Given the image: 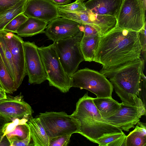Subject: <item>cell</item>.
<instances>
[{"instance_id": "6da1fadb", "label": "cell", "mask_w": 146, "mask_h": 146, "mask_svg": "<svg viewBox=\"0 0 146 146\" xmlns=\"http://www.w3.org/2000/svg\"><path fill=\"white\" fill-rule=\"evenodd\" d=\"M142 50L138 32L116 26L100 36L93 61L102 65L101 70L110 71L140 59Z\"/></svg>"}, {"instance_id": "7a4b0ae2", "label": "cell", "mask_w": 146, "mask_h": 146, "mask_svg": "<svg viewBox=\"0 0 146 146\" xmlns=\"http://www.w3.org/2000/svg\"><path fill=\"white\" fill-rule=\"evenodd\" d=\"M93 98L87 92L76 103V109L71 114L79 122L78 133L88 140L97 143L99 138L107 135L123 131L103 119L95 106Z\"/></svg>"}, {"instance_id": "3957f363", "label": "cell", "mask_w": 146, "mask_h": 146, "mask_svg": "<svg viewBox=\"0 0 146 146\" xmlns=\"http://www.w3.org/2000/svg\"><path fill=\"white\" fill-rule=\"evenodd\" d=\"M145 60L142 58L131 61L110 71L100 70V72L109 79L122 103L135 104L133 96H138Z\"/></svg>"}, {"instance_id": "277c9868", "label": "cell", "mask_w": 146, "mask_h": 146, "mask_svg": "<svg viewBox=\"0 0 146 146\" xmlns=\"http://www.w3.org/2000/svg\"><path fill=\"white\" fill-rule=\"evenodd\" d=\"M38 49L49 85L62 93L68 92L71 88V77L66 74L61 64L55 42L47 46L38 47Z\"/></svg>"}, {"instance_id": "5b68a950", "label": "cell", "mask_w": 146, "mask_h": 146, "mask_svg": "<svg viewBox=\"0 0 146 146\" xmlns=\"http://www.w3.org/2000/svg\"><path fill=\"white\" fill-rule=\"evenodd\" d=\"M71 79V87L87 90L98 98L112 97L113 86L100 72L86 68L76 71Z\"/></svg>"}, {"instance_id": "8992f818", "label": "cell", "mask_w": 146, "mask_h": 146, "mask_svg": "<svg viewBox=\"0 0 146 146\" xmlns=\"http://www.w3.org/2000/svg\"><path fill=\"white\" fill-rule=\"evenodd\" d=\"M83 33L55 42L56 53L63 68L69 77L77 71L80 63L84 61L80 44Z\"/></svg>"}, {"instance_id": "52a82bcc", "label": "cell", "mask_w": 146, "mask_h": 146, "mask_svg": "<svg viewBox=\"0 0 146 146\" xmlns=\"http://www.w3.org/2000/svg\"><path fill=\"white\" fill-rule=\"evenodd\" d=\"M40 120L49 138L78 133L80 126L77 120L64 111H46L40 113Z\"/></svg>"}, {"instance_id": "ba28073f", "label": "cell", "mask_w": 146, "mask_h": 146, "mask_svg": "<svg viewBox=\"0 0 146 146\" xmlns=\"http://www.w3.org/2000/svg\"><path fill=\"white\" fill-rule=\"evenodd\" d=\"M145 10L142 0H123L116 17V26L138 32L146 23Z\"/></svg>"}, {"instance_id": "9c48e42d", "label": "cell", "mask_w": 146, "mask_h": 146, "mask_svg": "<svg viewBox=\"0 0 146 146\" xmlns=\"http://www.w3.org/2000/svg\"><path fill=\"white\" fill-rule=\"evenodd\" d=\"M134 105L121 103L119 109L115 113L105 120L122 130L128 131L140 120L142 116L146 115V106L138 96H135Z\"/></svg>"}, {"instance_id": "30bf717a", "label": "cell", "mask_w": 146, "mask_h": 146, "mask_svg": "<svg viewBox=\"0 0 146 146\" xmlns=\"http://www.w3.org/2000/svg\"><path fill=\"white\" fill-rule=\"evenodd\" d=\"M0 35L11 54L16 73L15 82L18 88L27 75L23 47L24 41L19 36L7 31L3 30L0 31Z\"/></svg>"}, {"instance_id": "8fae6325", "label": "cell", "mask_w": 146, "mask_h": 146, "mask_svg": "<svg viewBox=\"0 0 146 146\" xmlns=\"http://www.w3.org/2000/svg\"><path fill=\"white\" fill-rule=\"evenodd\" d=\"M38 47L34 42H24L26 73L31 84H40L47 79Z\"/></svg>"}, {"instance_id": "7c38bea8", "label": "cell", "mask_w": 146, "mask_h": 146, "mask_svg": "<svg viewBox=\"0 0 146 146\" xmlns=\"http://www.w3.org/2000/svg\"><path fill=\"white\" fill-rule=\"evenodd\" d=\"M83 24L58 17L48 23L44 33L53 42L75 36L83 32Z\"/></svg>"}, {"instance_id": "4fadbf2b", "label": "cell", "mask_w": 146, "mask_h": 146, "mask_svg": "<svg viewBox=\"0 0 146 146\" xmlns=\"http://www.w3.org/2000/svg\"><path fill=\"white\" fill-rule=\"evenodd\" d=\"M33 111L20 94L15 96H7L0 100V115L9 122L16 119H29Z\"/></svg>"}, {"instance_id": "5bb4252c", "label": "cell", "mask_w": 146, "mask_h": 146, "mask_svg": "<svg viewBox=\"0 0 146 146\" xmlns=\"http://www.w3.org/2000/svg\"><path fill=\"white\" fill-rule=\"evenodd\" d=\"M23 13L48 23L58 17L56 5L51 0H28Z\"/></svg>"}, {"instance_id": "9a60e30c", "label": "cell", "mask_w": 146, "mask_h": 146, "mask_svg": "<svg viewBox=\"0 0 146 146\" xmlns=\"http://www.w3.org/2000/svg\"><path fill=\"white\" fill-rule=\"evenodd\" d=\"M123 0H89L84 3L87 10L116 18Z\"/></svg>"}, {"instance_id": "2e32d148", "label": "cell", "mask_w": 146, "mask_h": 146, "mask_svg": "<svg viewBox=\"0 0 146 146\" xmlns=\"http://www.w3.org/2000/svg\"><path fill=\"white\" fill-rule=\"evenodd\" d=\"M34 146H49V137L38 117L32 116L27 122Z\"/></svg>"}, {"instance_id": "e0dca14e", "label": "cell", "mask_w": 146, "mask_h": 146, "mask_svg": "<svg viewBox=\"0 0 146 146\" xmlns=\"http://www.w3.org/2000/svg\"><path fill=\"white\" fill-rule=\"evenodd\" d=\"M48 23L35 18L28 17L18 28L16 33L22 37L32 36L43 33Z\"/></svg>"}, {"instance_id": "ac0fdd59", "label": "cell", "mask_w": 146, "mask_h": 146, "mask_svg": "<svg viewBox=\"0 0 146 146\" xmlns=\"http://www.w3.org/2000/svg\"><path fill=\"white\" fill-rule=\"evenodd\" d=\"M93 101L104 119L115 113L120 107V103L112 97L93 98Z\"/></svg>"}, {"instance_id": "d6986e66", "label": "cell", "mask_w": 146, "mask_h": 146, "mask_svg": "<svg viewBox=\"0 0 146 146\" xmlns=\"http://www.w3.org/2000/svg\"><path fill=\"white\" fill-rule=\"evenodd\" d=\"M126 138V146H146V124L138 121Z\"/></svg>"}, {"instance_id": "ffe728a7", "label": "cell", "mask_w": 146, "mask_h": 146, "mask_svg": "<svg viewBox=\"0 0 146 146\" xmlns=\"http://www.w3.org/2000/svg\"><path fill=\"white\" fill-rule=\"evenodd\" d=\"M100 36H83L80 44L84 60L93 61L94 52L98 45Z\"/></svg>"}, {"instance_id": "44dd1931", "label": "cell", "mask_w": 146, "mask_h": 146, "mask_svg": "<svg viewBox=\"0 0 146 146\" xmlns=\"http://www.w3.org/2000/svg\"><path fill=\"white\" fill-rule=\"evenodd\" d=\"M0 85L6 93L12 94L17 90L15 83L4 64L0 54Z\"/></svg>"}, {"instance_id": "7402d4cb", "label": "cell", "mask_w": 146, "mask_h": 146, "mask_svg": "<svg viewBox=\"0 0 146 146\" xmlns=\"http://www.w3.org/2000/svg\"><path fill=\"white\" fill-rule=\"evenodd\" d=\"M28 0H21L12 8L0 14V31L11 20L19 14L23 13Z\"/></svg>"}, {"instance_id": "603a6c76", "label": "cell", "mask_w": 146, "mask_h": 146, "mask_svg": "<svg viewBox=\"0 0 146 146\" xmlns=\"http://www.w3.org/2000/svg\"><path fill=\"white\" fill-rule=\"evenodd\" d=\"M0 54L4 64L15 82L16 73L12 55L9 48L0 35Z\"/></svg>"}, {"instance_id": "cb8c5ba5", "label": "cell", "mask_w": 146, "mask_h": 146, "mask_svg": "<svg viewBox=\"0 0 146 146\" xmlns=\"http://www.w3.org/2000/svg\"><path fill=\"white\" fill-rule=\"evenodd\" d=\"M29 133V128L27 122L17 125L13 130L5 135L10 144L14 140H22L25 139Z\"/></svg>"}, {"instance_id": "d4e9b609", "label": "cell", "mask_w": 146, "mask_h": 146, "mask_svg": "<svg viewBox=\"0 0 146 146\" xmlns=\"http://www.w3.org/2000/svg\"><path fill=\"white\" fill-rule=\"evenodd\" d=\"M28 19V17L23 13H20L9 23L3 30L16 33L19 27Z\"/></svg>"}, {"instance_id": "484cf974", "label": "cell", "mask_w": 146, "mask_h": 146, "mask_svg": "<svg viewBox=\"0 0 146 146\" xmlns=\"http://www.w3.org/2000/svg\"><path fill=\"white\" fill-rule=\"evenodd\" d=\"M57 8L64 11L73 12H82L86 10L84 2H74L64 5H56Z\"/></svg>"}, {"instance_id": "4316f807", "label": "cell", "mask_w": 146, "mask_h": 146, "mask_svg": "<svg viewBox=\"0 0 146 146\" xmlns=\"http://www.w3.org/2000/svg\"><path fill=\"white\" fill-rule=\"evenodd\" d=\"M124 134L123 132L111 134L102 137L97 140V143L99 146H110L117 140L122 137Z\"/></svg>"}, {"instance_id": "83f0119b", "label": "cell", "mask_w": 146, "mask_h": 146, "mask_svg": "<svg viewBox=\"0 0 146 146\" xmlns=\"http://www.w3.org/2000/svg\"><path fill=\"white\" fill-rule=\"evenodd\" d=\"M72 135H65L49 138V146H66L70 141Z\"/></svg>"}, {"instance_id": "f1b7e54d", "label": "cell", "mask_w": 146, "mask_h": 146, "mask_svg": "<svg viewBox=\"0 0 146 146\" xmlns=\"http://www.w3.org/2000/svg\"><path fill=\"white\" fill-rule=\"evenodd\" d=\"M146 78L143 72L142 73L139 84L138 98L146 106Z\"/></svg>"}, {"instance_id": "f546056e", "label": "cell", "mask_w": 146, "mask_h": 146, "mask_svg": "<svg viewBox=\"0 0 146 146\" xmlns=\"http://www.w3.org/2000/svg\"><path fill=\"white\" fill-rule=\"evenodd\" d=\"M28 119L23 118L22 119H16L12 121L9 122L5 128L3 137L7 133L12 131L15 127L20 124H24L27 122Z\"/></svg>"}, {"instance_id": "4dcf8cb0", "label": "cell", "mask_w": 146, "mask_h": 146, "mask_svg": "<svg viewBox=\"0 0 146 146\" xmlns=\"http://www.w3.org/2000/svg\"><path fill=\"white\" fill-rule=\"evenodd\" d=\"M21 0H0V14L15 5Z\"/></svg>"}, {"instance_id": "1f68e13d", "label": "cell", "mask_w": 146, "mask_h": 146, "mask_svg": "<svg viewBox=\"0 0 146 146\" xmlns=\"http://www.w3.org/2000/svg\"><path fill=\"white\" fill-rule=\"evenodd\" d=\"M146 22L138 31L139 39L142 46V53L145 58L146 56Z\"/></svg>"}, {"instance_id": "d6a6232c", "label": "cell", "mask_w": 146, "mask_h": 146, "mask_svg": "<svg viewBox=\"0 0 146 146\" xmlns=\"http://www.w3.org/2000/svg\"><path fill=\"white\" fill-rule=\"evenodd\" d=\"M84 27L83 36H100L98 31L93 27L87 24H83Z\"/></svg>"}, {"instance_id": "836d02e7", "label": "cell", "mask_w": 146, "mask_h": 146, "mask_svg": "<svg viewBox=\"0 0 146 146\" xmlns=\"http://www.w3.org/2000/svg\"><path fill=\"white\" fill-rule=\"evenodd\" d=\"M31 138L30 133L26 138L23 140H14L10 143V146H33L30 143Z\"/></svg>"}, {"instance_id": "e575fe53", "label": "cell", "mask_w": 146, "mask_h": 146, "mask_svg": "<svg viewBox=\"0 0 146 146\" xmlns=\"http://www.w3.org/2000/svg\"><path fill=\"white\" fill-rule=\"evenodd\" d=\"M9 122L0 115V144L4 138L5 129Z\"/></svg>"}, {"instance_id": "d590c367", "label": "cell", "mask_w": 146, "mask_h": 146, "mask_svg": "<svg viewBox=\"0 0 146 146\" xmlns=\"http://www.w3.org/2000/svg\"><path fill=\"white\" fill-rule=\"evenodd\" d=\"M56 5H64L69 4L71 0H51Z\"/></svg>"}, {"instance_id": "8d00e7d4", "label": "cell", "mask_w": 146, "mask_h": 146, "mask_svg": "<svg viewBox=\"0 0 146 146\" xmlns=\"http://www.w3.org/2000/svg\"><path fill=\"white\" fill-rule=\"evenodd\" d=\"M7 97L5 91L3 89H0V100L5 99Z\"/></svg>"}, {"instance_id": "74e56055", "label": "cell", "mask_w": 146, "mask_h": 146, "mask_svg": "<svg viewBox=\"0 0 146 146\" xmlns=\"http://www.w3.org/2000/svg\"><path fill=\"white\" fill-rule=\"evenodd\" d=\"M85 0H76L77 1L80 2H83Z\"/></svg>"}, {"instance_id": "f35d334b", "label": "cell", "mask_w": 146, "mask_h": 146, "mask_svg": "<svg viewBox=\"0 0 146 146\" xmlns=\"http://www.w3.org/2000/svg\"><path fill=\"white\" fill-rule=\"evenodd\" d=\"M2 89L0 85V89Z\"/></svg>"}, {"instance_id": "ab89813d", "label": "cell", "mask_w": 146, "mask_h": 146, "mask_svg": "<svg viewBox=\"0 0 146 146\" xmlns=\"http://www.w3.org/2000/svg\"><path fill=\"white\" fill-rule=\"evenodd\" d=\"M144 1H146V0H142Z\"/></svg>"}]
</instances>
